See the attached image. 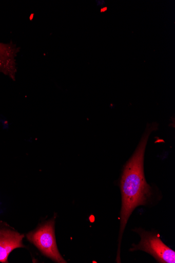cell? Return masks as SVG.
Returning a JSON list of instances; mask_svg holds the SVG:
<instances>
[{
	"label": "cell",
	"instance_id": "obj_1",
	"mask_svg": "<svg viewBox=\"0 0 175 263\" xmlns=\"http://www.w3.org/2000/svg\"><path fill=\"white\" fill-rule=\"evenodd\" d=\"M157 128L156 125H151L146 128L134 154L124 166L123 171L120 182L122 206L117 262H121L122 238L132 213L138 206L147 204L152 195V188L147 183L145 178L144 159L149 136Z\"/></svg>",
	"mask_w": 175,
	"mask_h": 263
},
{
	"label": "cell",
	"instance_id": "obj_2",
	"mask_svg": "<svg viewBox=\"0 0 175 263\" xmlns=\"http://www.w3.org/2000/svg\"><path fill=\"white\" fill-rule=\"evenodd\" d=\"M134 231L140 235L141 240L139 245L132 246L131 251H144L151 255L159 262H175L174 251L162 242L159 234L141 229H137Z\"/></svg>",
	"mask_w": 175,
	"mask_h": 263
},
{
	"label": "cell",
	"instance_id": "obj_3",
	"mask_svg": "<svg viewBox=\"0 0 175 263\" xmlns=\"http://www.w3.org/2000/svg\"><path fill=\"white\" fill-rule=\"evenodd\" d=\"M54 226V220L49 221L36 231L29 233L27 237L47 257L57 262L66 263L57 247Z\"/></svg>",
	"mask_w": 175,
	"mask_h": 263
},
{
	"label": "cell",
	"instance_id": "obj_4",
	"mask_svg": "<svg viewBox=\"0 0 175 263\" xmlns=\"http://www.w3.org/2000/svg\"><path fill=\"white\" fill-rule=\"evenodd\" d=\"M20 50V47L12 42L8 44L0 43V74L8 76L13 81H15L17 73L15 58Z\"/></svg>",
	"mask_w": 175,
	"mask_h": 263
},
{
	"label": "cell",
	"instance_id": "obj_5",
	"mask_svg": "<svg viewBox=\"0 0 175 263\" xmlns=\"http://www.w3.org/2000/svg\"><path fill=\"white\" fill-rule=\"evenodd\" d=\"M23 235L15 231L0 229V262H8L10 254L15 249L24 248Z\"/></svg>",
	"mask_w": 175,
	"mask_h": 263
}]
</instances>
